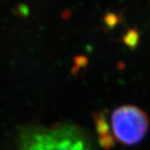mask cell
Returning <instances> with one entry per match:
<instances>
[{"label":"cell","instance_id":"obj_1","mask_svg":"<svg viewBox=\"0 0 150 150\" xmlns=\"http://www.w3.org/2000/svg\"><path fill=\"white\" fill-rule=\"evenodd\" d=\"M20 150H91L89 142L72 124L30 130L23 134Z\"/></svg>","mask_w":150,"mask_h":150},{"label":"cell","instance_id":"obj_2","mask_svg":"<svg viewBox=\"0 0 150 150\" xmlns=\"http://www.w3.org/2000/svg\"><path fill=\"white\" fill-rule=\"evenodd\" d=\"M114 139L125 145L139 144L149 127V119L144 111L134 105L117 108L111 115Z\"/></svg>","mask_w":150,"mask_h":150},{"label":"cell","instance_id":"obj_3","mask_svg":"<svg viewBox=\"0 0 150 150\" xmlns=\"http://www.w3.org/2000/svg\"><path fill=\"white\" fill-rule=\"evenodd\" d=\"M95 123H96L97 131L99 135V144L102 148L105 149H109L115 144V139L110 133V127L105 117L103 114H97L94 117Z\"/></svg>","mask_w":150,"mask_h":150},{"label":"cell","instance_id":"obj_4","mask_svg":"<svg viewBox=\"0 0 150 150\" xmlns=\"http://www.w3.org/2000/svg\"><path fill=\"white\" fill-rule=\"evenodd\" d=\"M123 43L131 49H135L139 44V33L137 28H129L127 33L123 35Z\"/></svg>","mask_w":150,"mask_h":150},{"label":"cell","instance_id":"obj_5","mask_svg":"<svg viewBox=\"0 0 150 150\" xmlns=\"http://www.w3.org/2000/svg\"><path fill=\"white\" fill-rule=\"evenodd\" d=\"M104 23H106L108 27L112 28L115 27L119 22V18L117 14L113 13H108L106 15L104 16Z\"/></svg>","mask_w":150,"mask_h":150}]
</instances>
